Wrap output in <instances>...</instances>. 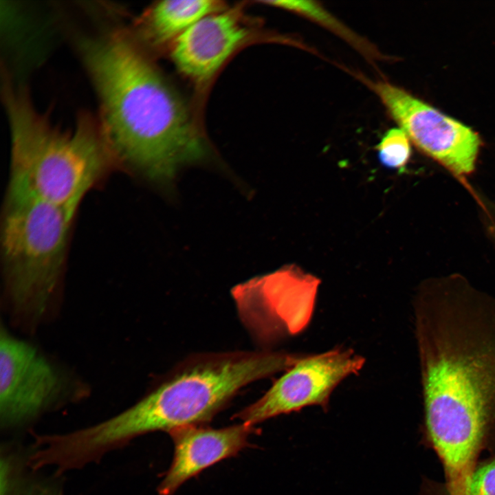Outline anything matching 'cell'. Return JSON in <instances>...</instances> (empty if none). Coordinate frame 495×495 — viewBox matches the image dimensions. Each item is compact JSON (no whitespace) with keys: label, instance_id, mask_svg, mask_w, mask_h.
I'll return each mask as SVG.
<instances>
[{"label":"cell","instance_id":"6da1fadb","mask_svg":"<svg viewBox=\"0 0 495 495\" xmlns=\"http://www.w3.org/2000/svg\"><path fill=\"white\" fill-rule=\"evenodd\" d=\"M415 322L421 441L442 465L445 492L461 495L495 450V299L470 286L432 289L416 298Z\"/></svg>","mask_w":495,"mask_h":495},{"label":"cell","instance_id":"7a4b0ae2","mask_svg":"<svg viewBox=\"0 0 495 495\" xmlns=\"http://www.w3.org/2000/svg\"><path fill=\"white\" fill-rule=\"evenodd\" d=\"M82 52L111 162L169 186L179 168L204 158L186 105L132 40L114 33L85 43Z\"/></svg>","mask_w":495,"mask_h":495},{"label":"cell","instance_id":"3957f363","mask_svg":"<svg viewBox=\"0 0 495 495\" xmlns=\"http://www.w3.org/2000/svg\"><path fill=\"white\" fill-rule=\"evenodd\" d=\"M299 358L285 352H226L197 355L173 370L146 395L117 415L96 424L93 437L109 449L135 436L208 421L243 387L287 371Z\"/></svg>","mask_w":495,"mask_h":495},{"label":"cell","instance_id":"277c9868","mask_svg":"<svg viewBox=\"0 0 495 495\" xmlns=\"http://www.w3.org/2000/svg\"><path fill=\"white\" fill-rule=\"evenodd\" d=\"M5 94L11 129L8 187L75 215L111 162L100 124L82 116L74 129L62 131L40 115L23 93L6 85Z\"/></svg>","mask_w":495,"mask_h":495},{"label":"cell","instance_id":"5b68a950","mask_svg":"<svg viewBox=\"0 0 495 495\" xmlns=\"http://www.w3.org/2000/svg\"><path fill=\"white\" fill-rule=\"evenodd\" d=\"M74 215L8 187L1 245L6 305L18 324L34 328L54 313Z\"/></svg>","mask_w":495,"mask_h":495},{"label":"cell","instance_id":"8992f818","mask_svg":"<svg viewBox=\"0 0 495 495\" xmlns=\"http://www.w3.org/2000/svg\"><path fill=\"white\" fill-rule=\"evenodd\" d=\"M78 384L30 342L1 325L0 419L5 427L25 424L71 397Z\"/></svg>","mask_w":495,"mask_h":495},{"label":"cell","instance_id":"52a82bcc","mask_svg":"<svg viewBox=\"0 0 495 495\" xmlns=\"http://www.w3.org/2000/svg\"><path fill=\"white\" fill-rule=\"evenodd\" d=\"M358 77L420 151L457 176L474 170L482 143L477 132L402 87Z\"/></svg>","mask_w":495,"mask_h":495},{"label":"cell","instance_id":"ba28073f","mask_svg":"<svg viewBox=\"0 0 495 495\" xmlns=\"http://www.w3.org/2000/svg\"><path fill=\"white\" fill-rule=\"evenodd\" d=\"M320 280L288 266L236 287L232 296L239 315L258 338L273 340L296 335L309 323Z\"/></svg>","mask_w":495,"mask_h":495},{"label":"cell","instance_id":"9c48e42d","mask_svg":"<svg viewBox=\"0 0 495 495\" xmlns=\"http://www.w3.org/2000/svg\"><path fill=\"white\" fill-rule=\"evenodd\" d=\"M364 363L362 356L349 349L300 356L261 397L236 417L254 426L311 406L327 409L333 390L346 377L357 374Z\"/></svg>","mask_w":495,"mask_h":495},{"label":"cell","instance_id":"30bf717a","mask_svg":"<svg viewBox=\"0 0 495 495\" xmlns=\"http://www.w3.org/2000/svg\"><path fill=\"white\" fill-rule=\"evenodd\" d=\"M250 31L236 8L208 14L180 34L170 46L177 68L198 82L208 81L248 38Z\"/></svg>","mask_w":495,"mask_h":495},{"label":"cell","instance_id":"8fae6325","mask_svg":"<svg viewBox=\"0 0 495 495\" xmlns=\"http://www.w3.org/2000/svg\"><path fill=\"white\" fill-rule=\"evenodd\" d=\"M256 431L253 425L245 423L219 429L190 425L169 431L174 457L159 485L160 495H172L203 470L235 456L250 445L249 438Z\"/></svg>","mask_w":495,"mask_h":495},{"label":"cell","instance_id":"7c38bea8","mask_svg":"<svg viewBox=\"0 0 495 495\" xmlns=\"http://www.w3.org/2000/svg\"><path fill=\"white\" fill-rule=\"evenodd\" d=\"M226 9L219 1H162L151 6L138 20L141 36L154 47L170 45L203 17Z\"/></svg>","mask_w":495,"mask_h":495},{"label":"cell","instance_id":"4fadbf2b","mask_svg":"<svg viewBox=\"0 0 495 495\" xmlns=\"http://www.w3.org/2000/svg\"><path fill=\"white\" fill-rule=\"evenodd\" d=\"M262 3L297 13L314 21L334 32L370 60L383 57L372 43L353 32L316 1H263Z\"/></svg>","mask_w":495,"mask_h":495},{"label":"cell","instance_id":"5bb4252c","mask_svg":"<svg viewBox=\"0 0 495 495\" xmlns=\"http://www.w3.org/2000/svg\"><path fill=\"white\" fill-rule=\"evenodd\" d=\"M410 142L399 127L388 129L376 146L380 162L389 168L402 170L411 155Z\"/></svg>","mask_w":495,"mask_h":495},{"label":"cell","instance_id":"9a60e30c","mask_svg":"<svg viewBox=\"0 0 495 495\" xmlns=\"http://www.w3.org/2000/svg\"><path fill=\"white\" fill-rule=\"evenodd\" d=\"M1 495H51L50 488L34 484L22 474L19 475L16 468L10 460L5 457L1 460Z\"/></svg>","mask_w":495,"mask_h":495},{"label":"cell","instance_id":"2e32d148","mask_svg":"<svg viewBox=\"0 0 495 495\" xmlns=\"http://www.w3.org/2000/svg\"><path fill=\"white\" fill-rule=\"evenodd\" d=\"M463 495H495V450L479 459Z\"/></svg>","mask_w":495,"mask_h":495}]
</instances>
